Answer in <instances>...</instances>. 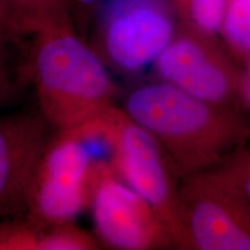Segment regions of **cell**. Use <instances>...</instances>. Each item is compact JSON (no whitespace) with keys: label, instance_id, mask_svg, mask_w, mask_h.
Here are the masks:
<instances>
[{"label":"cell","instance_id":"6da1fadb","mask_svg":"<svg viewBox=\"0 0 250 250\" xmlns=\"http://www.w3.org/2000/svg\"><path fill=\"white\" fill-rule=\"evenodd\" d=\"M29 40L22 71L55 131L74 129L114 107L117 87L107 64L76 28H51Z\"/></svg>","mask_w":250,"mask_h":250},{"label":"cell","instance_id":"7a4b0ae2","mask_svg":"<svg viewBox=\"0 0 250 250\" xmlns=\"http://www.w3.org/2000/svg\"><path fill=\"white\" fill-rule=\"evenodd\" d=\"M164 81L137 87L122 110L147 130L186 169L211 164L241 136L230 115Z\"/></svg>","mask_w":250,"mask_h":250},{"label":"cell","instance_id":"3957f363","mask_svg":"<svg viewBox=\"0 0 250 250\" xmlns=\"http://www.w3.org/2000/svg\"><path fill=\"white\" fill-rule=\"evenodd\" d=\"M109 123L116 174L148 203L174 242L189 246L183 199L176 192L167 152L122 109H110Z\"/></svg>","mask_w":250,"mask_h":250},{"label":"cell","instance_id":"277c9868","mask_svg":"<svg viewBox=\"0 0 250 250\" xmlns=\"http://www.w3.org/2000/svg\"><path fill=\"white\" fill-rule=\"evenodd\" d=\"M94 17L93 49L125 73L152 66L175 39L169 0H107Z\"/></svg>","mask_w":250,"mask_h":250},{"label":"cell","instance_id":"5b68a950","mask_svg":"<svg viewBox=\"0 0 250 250\" xmlns=\"http://www.w3.org/2000/svg\"><path fill=\"white\" fill-rule=\"evenodd\" d=\"M94 160L79 130L55 131L31 181L24 218L39 229L74 221L87 208Z\"/></svg>","mask_w":250,"mask_h":250},{"label":"cell","instance_id":"8992f818","mask_svg":"<svg viewBox=\"0 0 250 250\" xmlns=\"http://www.w3.org/2000/svg\"><path fill=\"white\" fill-rule=\"evenodd\" d=\"M95 232L105 246L148 250L173 241L149 204L116 174L107 161H93L88 203Z\"/></svg>","mask_w":250,"mask_h":250},{"label":"cell","instance_id":"52a82bcc","mask_svg":"<svg viewBox=\"0 0 250 250\" xmlns=\"http://www.w3.org/2000/svg\"><path fill=\"white\" fill-rule=\"evenodd\" d=\"M189 246L250 250V205L229 179L203 180L183 198Z\"/></svg>","mask_w":250,"mask_h":250},{"label":"cell","instance_id":"ba28073f","mask_svg":"<svg viewBox=\"0 0 250 250\" xmlns=\"http://www.w3.org/2000/svg\"><path fill=\"white\" fill-rule=\"evenodd\" d=\"M54 134L39 109L0 116V220L24 217L31 181Z\"/></svg>","mask_w":250,"mask_h":250},{"label":"cell","instance_id":"9c48e42d","mask_svg":"<svg viewBox=\"0 0 250 250\" xmlns=\"http://www.w3.org/2000/svg\"><path fill=\"white\" fill-rule=\"evenodd\" d=\"M152 66L159 81L211 104H224L235 93L232 70L191 37H175Z\"/></svg>","mask_w":250,"mask_h":250},{"label":"cell","instance_id":"30bf717a","mask_svg":"<svg viewBox=\"0 0 250 250\" xmlns=\"http://www.w3.org/2000/svg\"><path fill=\"white\" fill-rule=\"evenodd\" d=\"M0 9L19 41L51 28L74 27L64 0H0Z\"/></svg>","mask_w":250,"mask_h":250},{"label":"cell","instance_id":"8fae6325","mask_svg":"<svg viewBox=\"0 0 250 250\" xmlns=\"http://www.w3.org/2000/svg\"><path fill=\"white\" fill-rule=\"evenodd\" d=\"M99 246L98 239L66 221L41 229L37 250H94Z\"/></svg>","mask_w":250,"mask_h":250},{"label":"cell","instance_id":"7c38bea8","mask_svg":"<svg viewBox=\"0 0 250 250\" xmlns=\"http://www.w3.org/2000/svg\"><path fill=\"white\" fill-rule=\"evenodd\" d=\"M220 31L234 50L250 52V0H228Z\"/></svg>","mask_w":250,"mask_h":250},{"label":"cell","instance_id":"4fadbf2b","mask_svg":"<svg viewBox=\"0 0 250 250\" xmlns=\"http://www.w3.org/2000/svg\"><path fill=\"white\" fill-rule=\"evenodd\" d=\"M197 30L214 35L221 30L228 0H181Z\"/></svg>","mask_w":250,"mask_h":250},{"label":"cell","instance_id":"5bb4252c","mask_svg":"<svg viewBox=\"0 0 250 250\" xmlns=\"http://www.w3.org/2000/svg\"><path fill=\"white\" fill-rule=\"evenodd\" d=\"M41 229L26 218L0 220V250H37Z\"/></svg>","mask_w":250,"mask_h":250},{"label":"cell","instance_id":"9a60e30c","mask_svg":"<svg viewBox=\"0 0 250 250\" xmlns=\"http://www.w3.org/2000/svg\"><path fill=\"white\" fill-rule=\"evenodd\" d=\"M14 43H0V108L8 105L19 98L21 90V79L14 70L9 57V48Z\"/></svg>","mask_w":250,"mask_h":250},{"label":"cell","instance_id":"2e32d148","mask_svg":"<svg viewBox=\"0 0 250 250\" xmlns=\"http://www.w3.org/2000/svg\"><path fill=\"white\" fill-rule=\"evenodd\" d=\"M104 1L107 0H64L74 22V27L81 36L83 31H86V28L88 27L90 19L95 15L96 11Z\"/></svg>","mask_w":250,"mask_h":250},{"label":"cell","instance_id":"e0dca14e","mask_svg":"<svg viewBox=\"0 0 250 250\" xmlns=\"http://www.w3.org/2000/svg\"><path fill=\"white\" fill-rule=\"evenodd\" d=\"M230 180V182L234 184V187L236 188L237 191L240 192L243 198L246 199V202L250 205V171H247L246 174H239L235 179L232 180V177H228Z\"/></svg>","mask_w":250,"mask_h":250},{"label":"cell","instance_id":"ac0fdd59","mask_svg":"<svg viewBox=\"0 0 250 250\" xmlns=\"http://www.w3.org/2000/svg\"><path fill=\"white\" fill-rule=\"evenodd\" d=\"M1 42H11V43H18L20 41L15 36V34L12 30L11 26H9L7 19H6L5 14L0 9V43Z\"/></svg>","mask_w":250,"mask_h":250},{"label":"cell","instance_id":"d6986e66","mask_svg":"<svg viewBox=\"0 0 250 250\" xmlns=\"http://www.w3.org/2000/svg\"><path fill=\"white\" fill-rule=\"evenodd\" d=\"M243 94H245V98L250 104V65L247 72L246 79L243 81Z\"/></svg>","mask_w":250,"mask_h":250}]
</instances>
